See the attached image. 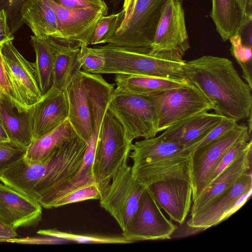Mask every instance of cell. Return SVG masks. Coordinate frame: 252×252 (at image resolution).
<instances>
[{"label":"cell","mask_w":252,"mask_h":252,"mask_svg":"<svg viewBox=\"0 0 252 252\" xmlns=\"http://www.w3.org/2000/svg\"><path fill=\"white\" fill-rule=\"evenodd\" d=\"M184 79L206 95L216 113L237 122L252 115V88L229 59L204 55L185 61Z\"/></svg>","instance_id":"1"},{"label":"cell","mask_w":252,"mask_h":252,"mask_svg":"<svg viewBox=\"0 0 252 252\" xmlns=\"http://www.w3.org/2000/svg\"><path fill=\"white\" fill-rule=\"evenodd\" d=\"M87 143L78 135L67 139L44 161L27 163L25 176L39 204L76 174Z\"/></svg>","instance_id":"2"},{"label":"cell","mask_w":252,"mask_h":252,"mask_svg":"<svg viewBox=\"0 0 252 252\" xmlns=\"http://www.w3.org/2000/svg\"><path fill=\"white\" fill-rule=\"evenodd\" d=\"M105 63L99 74H123L184 79L185 61L176 62L150 55L151 48L119 46L108 43L95 47Z\"/></svg>","instance_id":"3"},{"label":"cell","mask_w":252,"mask_h":252,"mask_svg":"<svg viewBox=\"0 0 252 252\" xmlns=\"http://www.w3.org/2000/svg\"><path fill=\"white\" fill-rule=\"evenodd\" d=\"M132 144L121 124L107 109L98 134L92 168L101 197L113 176L129 158Z\"/></svg>","instance_id":"4"},{"label":"cell","mask_w":252,"mask_h":252,"mask_svg":"<svg viewBox=\"0 0 252 252\" xmlns=\"http://www.w3.org/2000/svg\"><path fill=\"white\" fill-rule=\"evenodd\" d=\"M146 95L154 104L158 133L180 121L215 108L197 87L189 83Z\"/></svg>","instance_id":"5"},{"label":"cell","mask_w":252,"mask_h":252,"mask_svg":"<svg viewBox=\"0 0 252 252\" xmlns=\"http://www.w3.org/2000/svg\"><path fill=\"white\" fill-rule=\"evenodd\" d=\"M182 0H168L163 5L151 44L150 55L183 62L190 46Z\"/></svg>","instance_id":"6"},{"label":"cell","mask_w":252,"mask_h":252,"mask_svg":"<svg viewBox=\"0 0 252 252\" xmlns=\"http://www.w3.org/2000/svg\"><path fill=\"white\" fill-rule=\"evenodd\" d=\"M126 158L99 199L100 206L116 220L123 232L129 226L146 188L132 175Z\"/></svg>","instance_id":"7"},{"label":"cell","mask_w":252,"mask_h":252,"mask_svg":"<svg viewBox=\"0 0 252 252\" xmlns=\"http://www.w3.org/2000/svg\"><path fill=\"white\" fill-rule=\"evenodd\" d=\"M108 109L120 122L132 141L140 137L151 138L158 133L154 104L147 95L121 93L113 90Z\"/></svg>","instance_id":"8"},{"label":"cell","mask_w":252,"mask_h":252,"mask_svg":"<svg viewBox=\"0 0 252 252\" xmlns=\"http://www.w3.org/2000/svg\"><path fill=\"white\" fill-rule=\"evenodd\" d=\"M167 0H137L130 18L115 32L107 43L151 48L162 8Z\"/></svg>","instance_id":"9"},{"label":"cell","mask_w":252,"mask_h":252,"mask_svg":"<svg viewBox=\"0 0 252 252\" xmlns=\"http://www.w3.org/2000/svg\"><path fill=\"white\" fill-rule=\"evenodd\" d=\"M245 125H239L217 140L191 153L190 183L192 200H195L209 184L222 158L230 148L247 133Z\"/></svg>","instance_id":"10"},{"label":"cell","mask_w":252,"mask_h":252,"mask_svg":"<svg viewBox=\"0 0 252 252\" xmlns=\"http://www.w3.org/2000/svg\"><path fill=\"white\" fill-rule=\"evenodd\" d=\"M177 227L165 217L149 187L146 186L132 220L122 235L132 243L170 239Z\"/></svg>","instance_id":"11"},{"label":"cell","mask_w":252,"mask_h":252,"mask_svg":"<svg viewBox=\"0 0 252 252\" xmlns=\"http://www.w3.org/2000/svg\"><path fill=\"white\" fill-rule=\"evenodd\" d=\"M48 0L55 11L58 23L59 36L55 40L75 48L90 45L97 23L106 15L101 10L92 8L67 9Z\"/></svg>","instance_id":"12"},{"label":"cell","mask_w":252,"mask_h":252,"mask_svg":"<svg viewBox=\"0 0 252 252\" xmlns=\"http://www.w3.org/2000/svg\"><path fill=\"white\" fill-rule=\"evenodd\" d=\"M1 53L12 87L17 96L29 109L42 98L33 63L27 60L13 44H2Z\"/></svg>","instance_id":"13"},{"label":"cell","mask_w":252,"mask_h":252,"mask_svg":"<svg viewBox=\"0 0 252 252\" xmlns=\"http://www.w3.org/2000/svg\"><path fill=\"white\" fill-rule=\"evenodd\" d=\"M42 207L39 203L0 182V219L16 230L35 227L41 221Z\"/></svg>","instance_id":"14"},{"label":"cell","mask_w":252,"mask_h":252,"mask_svg":"<svg viewBox=\"0 0 252 252\" xmlns=\"http://www.w3.org/2000/svg\"><path fill=\"white\" fill-rule=\"evenodd\" d=\"M160 208L171 220L183 223L192 205V190L190 182L172 179L149 186Z\"/></svg>","instance_id":"15"},{"label":"cell","mask_w":252,"mask_h":252,"mask_svg":"<svg viewBox=\"0 0 252 252\" xmlns=\"http://www.w3.org/2000/svg\"><path fill=\"white\" fill-rule=\"evenodd\" d=\"M32 108L34 140L54 130L68 119L66 91L52 86Z\"/></svg>","instance_id":"16"},{"label":"cell","mask_w":252,"mask_h":252,"mask_svg":"<svg viewBox=\"0 0 252 252\" xmlns=\"http://www.w3.org/2000/svg\"><path fill=\"white\" fill-rule=\"evenodd\" d=\"M252 189V170L243 174L229 189L195 213L187 222L192 226L205 229L222 222L225 213L243 194Z\"/></svg>","instance_id":"17"},{"label":"cell","mask_w":252,"mask_h":252,"mask_svg":"<svg viewBox=\"0 0 252 252\" xmlns=\"http://www.w3.org/2000/svg\"><path fill=\"white\" fill-rule=\"evenodd\" d=\"M191 153L153 162L132 165V176L145 186L160 181L181 179L190 182Z\"/></svg>","instance_id":"18"},{"label":"cell","mask_w":252,"mask_h":252,"mask_svg":"<svg viewBox=\"0 0 252 252\" xmlns=\"http://www.w3.org/2000/svg\"><path fill=\"white\" fill-rule=\"evenodd\" d=\"M65 91L68 103V120L76 134L87 143L93 132L92 112L80 71Z\"/></svg>","instance_id":"19"},{"label":"cell","mask_w":252,"mask_h":252,"mask_svg":"<svg viewBox=\"0 0 252 252\" xmlns=\"http://www.w3.org/2000/svg\"><path fill=\"white\" fill-rule=\"evenodd\" d=\"M252 144L224 169L194 200L192 215L231 188L245 173L252 170Z\"/></svg>","instance_id":"20"},{"label":"cell","mask_w":252,"mask_h":252,"mask_svg":"<svg viewBox=\"0 0 252 252\" xmlns=\"http://www.w3.org/2000/svg\"><path fill=\"white\" fill-rule=\"evenodd\" d=\"M224 118L216 113H200L177 123L158 136L186 148L201 138Z\"/></svg>","instance_id":"21"},{"label":"cell","mask_w":252,"mask_h":252,"mask_svg":"<svg viewBox=\"0 0 252 252\" xmlns=\"http://www.w3.org/2000/svg\"><path fill=\"white\" fill-rule=\"evenodd\" d=\"M21 15L37 38L43 40L59 38L56 14L48 0H27L22 7Z\"/></svg>","instance_id":"22"},{"label":"cell","mask_w":252,"mask_h":252,"mask_svg":"<svg viewBox=\"0 0 252 252\" xmlns=\"http://www.w3.org/2000/svg\"><path fill=\"white\" fill-rule=\"evenodd\" d=\"M32 107L19 111L9 101L0 98V117L9 140L26 149L33 140Z\"/></svg>","instance_id":"23"},{"label":"cell","mask_w":252,"mask_h":252,"mask_svg":"<svg viewBox=\"0 0 252 252\" xmlns=\"http://www.w3.org/2000/svg\"><path fill=\"white\" fill-rule=\"evenodd\" d=\"M46 39L54 56L52 86L65 90L81 70L77 58L80 48L63 45L51 37Z\"/></svg>","instance_id":"24"},{"label":"cell","mask_w":252,"mask_h":252,"mask_svg":"<svg viewBox=\"0 0 252 252\" xmlns=\"http://www.w3.org/2000/svg\"><path fill=\"white\" fill-rule=\"evenodd\" d=\"M189 153L183 146L158 136L132 144L129 158L133 161L132 165H138Z\"/></svg>","instance_id":"25"},{"label":"cell","mask_w":252,"mask_h":252,"mask_svg":"<svg viewBox=\"0 0 252 252\" xmlns=\"http://www.w3.org/2000/svg\"><path fill=\"white\" fill-rule=\"evenodd\" d=\"M116 92L146 95L168 89L182 87L188 83L185 80L152 76L115 74Z\"/></svg>","instance_id":"26"},{"label":"cell","mask_w":252,"mask_h":252,"mask_svg":"<svg viewBox=\"0 0 252 252\" xmlns=\"http://www.w3.org/2000/svg\"><path fill=\"white\" fill-rule=\"evenodd\" d=\"M76 135L67 119L54 130L33 140L24 158L30 162L43 161L65 140Z\"/></svg>","instance_id":"27"},{"label":"cell","mask_w":252,"mask_h":252,"mask_svg":"<svg viewBox=\"0 0 252 252\" xmlns=\"http://www.w3.org/2000/svg\"><path fill=\"white\" fill-rule=\"evenodd\" d=\"M209 16L224 42L237 32L242 18L235 0H211Z\"/></svg>","instance_id":"28"},{"label":"cell","mask_w":252,"mask_h":252,"mask_svg":"<svg viewBox=\"0 0 252 252\" xmlns=\"http://www.w3.org/2000/svg\"><path fill=\"white\" fill-rule=\"evenodd\" d=\"M31 44L36 55L34 63L40 91L43 95L53 85L54 56L47 40L31 36Z\"/></svg>","instance_id":"29"},{"label":"cell","mask_w":252,"mask_h":252,"mask_svg":"<svg viewBox=\"0 0 252 252\" xmlns=\"http://www.w3.org/2000/svg\"><path fill=\"white\" fill-rule=\"evenodd\" d=\"M37 233L62 238L71 243L81 244H129L132 243L124 236H108L98 234H78L57 229L40 230Z\"/></svg>","instance_id":"30"},{"label":"cell","mask_w":252,"mask_h":252,"mask_svg":"<svg viewBox=\"0 0 252 252\" xmlns=\"http://www.w3.org/2000/svg\"><path fill=\"white\" fill-rule=\"evenodd\" d=\"M229 40L231 43V55L240 66L243 77L252 88L251 72L248 65L249 63H251L252 46L245 44L241 35L237 32L231 36Z\"/></svg>","instance_id":"31"},{"label":"cell","mask_w":252,"mask_h":252,"mask_svg":"<svg viewBox=\"0 0 252 252\" xmlns=\"http://www.w3.org/2000/svg\"><path fill=\"white\" fill-rule=\"evenodd\" d=\"M124 11L108 16H103L97 23L92 34L90 45L107 43L122 23Z\"/></svg>","instance_id":"32"},{"label":"cell","mask_w":252,"mask_h":252,"mask_svg":"<svg viewBox=\"0 0 252 252\" xmlns=\"http://www.w3.org/2000/svg\"><path fill=\"white\" fill-rule=\"evenodd\" d=\"M237 125V122L234 120L224 118L201 138L186 147L185 151L192 153L223 136Z\"/></svg>","instance_id":"33"},{"label":"cell","mask_w":252,"mask_h":252,"mask_svg":"<svg viewBox=\"0 0 252 252\" xmlns=\"http://www.w3.org/2000/svg\"><path fill=\"white\" fill-rule=\"evenodd\" d=\"M77 58L81 65V70L87 72L99 74L104 66V57L95 47H81Z\"/></svg>","instance_id":"34"},{"label":"cell","mask_w":252,"mask_h":252,"mask_svg":"<svg viewBox=\"0 0 252 252\" xmlns=\"http://www.w3.org/2000/svg\"><path fill=\"white\" fill-rule=\"evenodd\" d=\"M101 197V192L95 183L87 185L76 189L56 201L53 208L83 201L89 199H98Z\"/></svg>","instance_id":"35"},{"label":"cell","mask_w":252,"mask_h":252,"mask_svg":"<svg viewBox=\"0 0 252 252\" xmlns=\"http://www.w3.org/2000/svg\"><path fill=\"white\" fill-rule=\"evenodd\" d=\"M2 44H0V98L9 101L19 111H24L27 108L16 94L7 72L1 53Z\"/></svg>","instance_id":"36"},{"label":"cell","mask_w":252,"mask_h":252,"mask_svg":"<svg viewBox=\"0 0 252 252\" xmlns=\"http://www.w3.org/2000/svg\"><path fill=\"white\" fill-rule=\"evenodd\" d=\"M26 151L12 141H0V177L9 167L24 157Z\"/></svg>","instance_id":"37"},{"label":"cell","mask_w":252,"mask_h":252,"mask_svg":"<svg viewBox=\"0 0 252 252\" xmlns=\"http://www.w3.org/2000/svg\"><path fill=\"white\" fill-rule=\"evenodd\" d=\"M251 144H252V141L250 139V133H249L246 134L237 140L222 158L213 174L209 184Z\"/></svg>","instance_id":"38"},{"label":"cell","mask_w":252,"mask_h":252,"mask_svg":"<svg viewBox=\"0 0 252 252\" xmlns=\"http://www.w3.org/2000/svg\"><path fill=\"white\" fill-rule=\"evenodd\" d=\"M27 0H0V9L3 10L10 32L13 34L24 24L21 10Z\"/></svg>","instance_id":"39"},{"label":"cell","mask_w":252,"mask_h":252,"mask_svg":"<svg viewBox=\"0 0 252 252\" xmlns=\"http://www.w3.org/2000/svg\"><path fill=\"white\" fill-rule=\"evenodd\" d=\"M59 5L70 9L92 8L103 11L106 15L108 8L104 0H51Z\"/></svg>","instance_id":"40"},{"label":"cell","mask_w":252,"mask_h":252,"mask_svg":"<svg viewBox=\"0 0 252 252\" xmlns=\"http://www.w3.org/2000/svg\"><path fill=\"white\" fill-rule=\"evenodd\" d=\"M42 236H43L34 238L33 240L31 238H18L16 237L9 240L7 242L49 245L67 244L71 243L69 241L62 238L48 235Z\"/></svg>","instance_id":"41"},{"label":"cell","mask_w":252,"mask_h":252,"mask_svg":"<svg viewBox=\"0 0 252 252\" xmlns=\"http://www.w3.org/2000/svg\"><path fill=\"white\" fill-rule=\"evenodd\" d=\"M205 230L204 228L192 226L186 222V224L181 225L180 227L177 226L176 230L172 233L171 239L190 236Z\"/></svg>","instance_id":"42"},{"label":"cell","mask_w":252,"mask_h":252,"mask_svg":"<svg viewBox=\"0 0 252 252\" xmlns=\"http://www.w3.org/2000/svg\"><path fill=\"white\" fill-rule=\"evenodd\" d=\"M13 39L14 36L10 31L5 14L2 10L0 13V44Z\"/></svg>","instance_id":"43"},{"label":"cell","mask_w":252,"mask_h":252,"mask_svg":"<svg viewBox=\"0 0 252 252\" xmlns=\"http://www.w3.org/2000/svg\"><path fill=\"white\" fill-rule=\"evenodd\" d=\"M235 2L241 16L242 22L252 18V0H235Z\"/></svg>","instance_id":"44"},{"label":"cell","mask_w":252,"mask_h":252,"mask_svg":"<svg viewBox=\"0 0 252 252\" xmlns=\"http://www.w3.org/2000/svg\"><path fill=\"white\" fill-rule=\"evenodd\" d=\"M252 189L241 195L235 202L231 208L225 213L222 218V221L227 220L231 215L240 209L251 198Z\"/></svg>","instance_id":"45"},{"label":"cell","mask_w":252,"mask_h":252,"mask_svg":"<svg viewBox=\"0 0 252 252\" xmlns=\"http://www.w3.org/2000/svg\"><path fill=\"white\" fill-rule=\"evenodd\" d=\"M18 236L16 230L10 228L0 219V242H7Z\"/></svg>","instance_id":"46"},{"label":"cell","mask_w":252,"mask_h":252,"mask_svg":"<svg viewBox=\"0 0 252 252\" xmlns=\"http://www.w3.org/2000/svg\"><path fill=\"white\" fill-rule=\"evenodd\" d=\"M136 1L137 0H124L123 8L122 9L124 11V17L118 28L123 26L130 18L133 11Z\"/></svg>","instance_id":"47"},{"label":"cell","mask_w":252,"mask_h":252,"mask_svg":"<svg viewBox=\"0 0 252 252\" xmlns=\"http://www.w3.org/2000/svg\"><path fill=\"white\" fill-rule=\"evenodd\" d=\"M9 140L4 129L0 117V141Z\"/></svg>","instance_id":"48"},{"label":"cell","mask_w":252,"mask_h":252,"mask_svg":"<svg viewBox=\"0 0 252 252\" xmlns=\"http://www.w3.org/2000/svg\"><path fill=\"white\" fill-rule=\"evenodd\" d=\"M1 11V10H0V13Z\"/></svg>","instance_id":"49"}]
</instances>
